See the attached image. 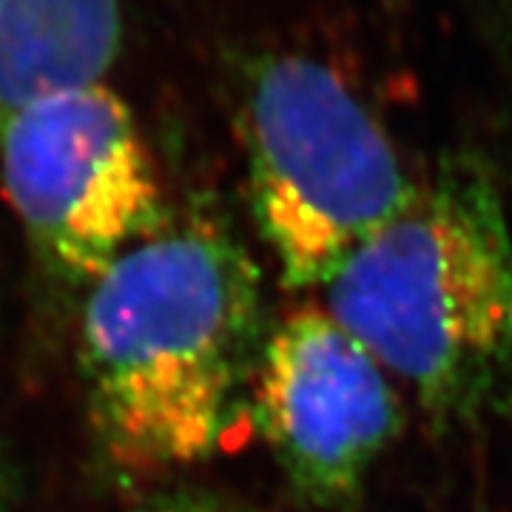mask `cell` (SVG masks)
Segmentation results:
<instances>
[{
    "mask_svg": "<svg viewBox=\"0 0 512 512\" xmlns=\"http://www.w3.org/2000/svg\"><path fill=\"white\" fill-rule=\"evenodd\" d=\"M328 313L439 421L512 410V234L493 183L447 165L330 276Z\"/></svg>",
    "mask_w": 512,
    "mask_h": 512,
    "instance_id": "2",
    "label": "cell"
},
{
    "mask_svg": "<svg viewBox=\"0 0 512 512\" xmlns=\"http://www.w3.org/2000/svg\"><path fill=\"white\" fill-rule=\"evenodd\" d=\"M245 151L259 234L291 288H325L419 191L382 123L311 57H271L256 69Z\"/></svg>",
    "mask_w": 512,
    "mask_h": 512,
    "instance_id": "3",
    "label": "cell"
},
{
    "mask_svg": "<svg viewBox=\"0 0 512 512\" xmlns=\"http://www.w3.org/2000/svg\"><path fill=\"white\" fill-rule=\"evenodd\" d=\"M123 23V0H0V131L52 94L103 83Z\"/></svg>",
    "mask_w": 512,
    "mask_h": 512,
    "instance_id": "6",
    "label": "cell"
},
{
    "mask_svg": "<svg viewBox=\"0 0 512 512\" xmlns=\"http://www.w3.org/2000/svg\"><path fill=\"white\" fill-rule=\"evenodd\" d=\"M254 387L265 439L319 504L359 493L402 424L390 373L325 305H302L276 325L259 350Z\"/></svg>",
    "mask_w": 512,
    "mask_h": 512,
    "instance_id": "5",
    "label": "cell"
},
{
    "mask_svg": "<svg viewBox=\"0 0 512 512\" xmlns=\"http://www.w3.org/2000/svg\"><path fill=\"white\" fill-rule=\"evenodd\" d=\"M0 183L37 248L83 282L163 228L146 137L106 80L20 111L0 131Z\"/></svg>",
    "mask_w": 512,
    "mask_h": 512,
    "instance_id": "4",
    "label": "cell"
},
{
    "mask_svg": "<svg viewBox=\"0 0 512 512\" xmlns=\"http://www.w3.org/2000/svg\"><path fill=\"white\" fill-rule=\"evenodd\" d=\"M151 512H225V510H208V507H165V510Z\"/></svg>",
    "mask_w": 512,
    "mask_h": 512,
    "instance_id": "7",
    "label": "cell"
},
{
    "mask_svg": "<svg viewBox=\"0 0 512 512\" xmlns=\"http://www.w3.org/2000/svg\"><path fill=\"white\" fill-rule=\"evenodd\" d=\"M256 330L254 265L217 228H160L117 256L83 308V370L111 461L154 476L211 456L251 376Z\"/></svg>",
    "mask_w": 512,
    "mask_h": 512,
    "instance_id": "1",
    "label": "cell"
}]
</instances>
